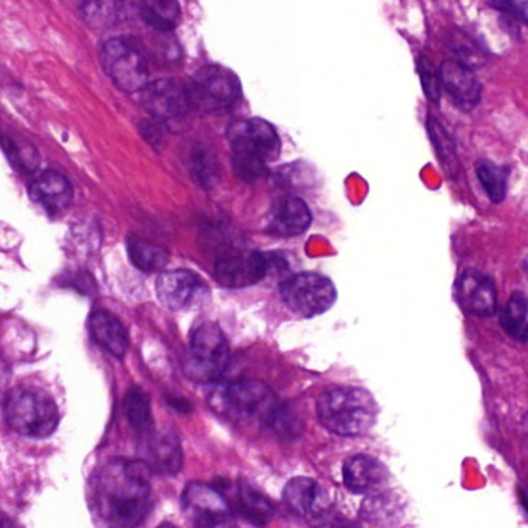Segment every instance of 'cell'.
Returning <instances> with one entry per match:
<instances>
[{"mask_svg":"<svg viewBox=\"0 0 528 528\" xmlns=\"http://www.w3.org/2000/svg\"><path fill=\"white\" fill-rule=\"evenodd\" d=\"M150 470L143 461H115L95 482L99 516L110 528H136L150 510Z\"/></svg>","mask_w":528,"mask_h":528,"instance_id":"1","label":"cell"},{"mask_svg":"<svg viewBox=\"0 0 528 528\" xmlns=\"http://www.w3.org/2000/svg\"><path fill=\"white\" fill-rule=\"evenodd\" d=\"M234 150V170L246 181L260 180L269 161L280 153V138L268 121L260 118L237 121L227 130Z\"/></svg>","mask_w":528,"mask_h":528,"instance_id":"2","label":"cell"},{"mask_svg":"<svg viewBox=\"0 0 528 528\" xmlns=\"http://www.w3.org/2000/svg\"><path fill=\"white\" fill-rule=\"evenodd\" d=\"M320 424L339 436H362L376 420L373 396L362 388L343 386L326 391L317 403Z\"/></svg>","mask_w":528,"mask_h":528,"instance_id":"3","label":"cell"},{"mask_svg":"<svg viewBox=\"0 0 528 528\" xmlns=\"http://www.w3.org/2000/svg\"><path fill=\"white\" fill-rule=\"evenodd\" d=\"M5 419L21 436L47 439L59 425V410L50 394L38 388L17 386L5 400Z\"/></svg>","mask_w":528,"mask_h":528,"instance_id":"4","label":"cell"},{"mask_svg":"<svg viewBox=\"0 0 528 528\" xmlns=\"http://www.w3.org/2000/svg\"><path fill=\"white\" fill-rule=\"evenodd\" d=\"M214 408L235 420H255L260 424H271L278 402L271 388L258 380H237L224 386L214 394Z\"/></svg>","mask_w":528,"mask_h":528,"instance_id":"5","label":"cell"},{"mask_svg":"<svg viewBox=\"0 0 528 528\" xmlns=\"http://www.w3.org/2000/svg\"><path fill=\"white\" fill-rule=\"evenodd\" d=\"M229 363V345L220 326L203 323L192 332L184 373L195 382H215Z\"/></svg>","mask_w":528,"mask_h":528,"instance_id":"6","label":"cell"},{"mask_svg":"<svg viewBox=\"0 0 528 528\" xmlns=\"http://www.w3.org/2000/svg\"><path fill=\"white\" fill-rule=\"evenodd\" d=\"M192 109L220 113L231 109L240 99L241 85L237 75L221 65H206L187 87Z\"/></svg>","mask_w":528,"mask_h":528,"instance_id":"7","label":"cell"},{"mask_svg":"<svg viewBox=\"0 0 528 528\" xmlns=\"http://www.w3.org/2000/svg\"><path fill=\"white\" fill-rule=\"evenodd\" d=\"M280 289L286 306L305 319L329 311L336 303V286L329 278L312 272L289 277Z\"/></svg>","mask_w":528,"mask_h":528,"instance_id":"8","label":"cell"},{"mask_svg":"<svg viewBox=\"0 0 528 528\" xmlns=\"http://www.w3.org/2000/svg\"><path fill=\"white\" fill-rule=\"evenodd\" d=\"M101 62L105 73L122 92H141L149 84V68L143 53L122 39L102 45Z\"/></svg>","mask_w":528,"mask_h":528,"instance_id":"9","label":"cell"},{"mask_svg":"<svg viewBox=\"0 0 528 528\" xmlns=\"http://www.w3.org/2000/svg\"><path fill=\"white\" fill-rule=\"evenodd\" d=\"M183 508L187 518L203 528L217 527L232 515V505L221 495V491L200 482L187 485Z\"/></svg>","mask_w":528,"mask_h":528,"instance_id":"10","label":"cell"},{"mask_svg":"<svg viewBox=\"0 0 528 528\" xmlns=\"http://www.w3.org/2000/svg\"><path fill=\"white\" fill-rule=\"evenodd\" d=\"M141 102L153 118L161 121L181 118L192 109L187 87L172 79H158L147 84L141 90Z\"/></svg>","mask_w":528,"mask_h":528,"instance_id":"11","label":"cell"},{"mask_svg":"<svg viewBox=\"0 0 528 528\" xmlns=\"http://www.w3.org/2000/svg\"><path fill=\"white\" fill-rule=\"evenodd\" d=\"M269 263L258 252L226 255L215 266V278L224 288L243 289L257 285L268 272Z\"/></svg>","mask_w":528,"mask_h":528,"instance_id":"12","label":"cell"},{"mask_svg":"<svg viewBox=\"0 0 528 528\" xmlns=\"http://www.w3.org/2000/svg\"><path fill=\"white\" fill-rule=\"evenodd\" d=\"M206 286L190 271L175 269L163 272L156 280V294L166 308L183 311L200 300Z\"/></svg>","mask_w":528,"mask_h":528,"instance_id":"13","label":"cell"},{"mask_svg":"<svg viewBox=\"0 0 528 528\" xmlns=\"http://www.w3.org/2000/svg\"><path fill=\"white\" fill-rule=\"evenodd\" d=\"M28 193L33 203L38 204L50 217H61L72 206V184L64 175L53 170L34 178L28 187Z\"/></svg>","mask_w":528,"mask_h":528,"instance_id":"14","label":"cell"},{"mask_svg":"<svg viewBox=\"0 0 528 528\" xmlns=\"http://www.w3.org/2000/svg\"><path fill=\"white\" fill-rule=\"evenodd\" d=\"M457 297L465 311L479 317H490L496 312V289L493 281L481 272L468 271L457 283Z\"/></svg>","mask_w":528,"mask_h":528,"instance_id":"15","label":"cell"},{"mask_svg":"<svg viewBox=\"0 0 528 528\" xmlns=\"http://www.w3.org/2000/svg\"><path fill=\"white\" fill-rule=\"evenodd\" d=\"M311 210L297 197H283L272 204L268 214V231L281 237H294L308 231Z\"/></svg>","mask_w":528,"mask_h":528,"instance_id":"16","label":"cell"},{"mask_svg":"<svg viewBox=\"0 0 528 528\" xmlns=\"http://www.w3.org/2000/svg\"><path fill=\"white\" fill-rule=\"evenodd\" d=\"M442 87L450 93L451 98L461 105L462 109L470 110L481 101L482 88L478 78L471 68L457 61L444 62L440 68Z\"/></svg>","mask_w":528,"mask_h":528,"instance_id":"17","label":"cell"},{"mask_svg":"<svg viewBox=\"0 0 528 528\" xmlns=\"http://www.w3.org/2000/svg\"><path fill=\"white\" fill-rule=\"evenodd\" d=\"M143 462L155 473H178L183 465L180 440L170 431L153 434L146 442Z\"/></svg>","mask_w":528,"mask_h":528,"instance_id":"18","label":"cell"},{"mask_svg":"<svg viewBox=\"0 0 528 528\" xmlns=\"http://www.w3.org/2000/svg\"><path fill=\"white\" fill-rule=\"evenodd\" d=\"M386 478L388 471L385 465L371 456L359 454L351 457L343 467L345 485L354 493H373L385 484Z\"/></svg>","mask_w":528,"mask_h":528,"instance_id":"19","label":"cell"},{"mask_svg":"<svg viewBox=\"0 0 528 528\" xmlns=\"http://www.w3.org/2000/svg\"><path fill=\"white\" fill-rule=\"evenodd\" d=\"M88 329L95 342L116 359L126 356L129 337L122 323L107 311H95L88 320Z\"/></svg>","mask_w":528,"mask_h":528,"instance_id":"20","label":"cell"},{"mask_svg":"<svg viewBox=\"0 0 528 528\" xmlns=\"http://www.w3.org/2000/svg\"><path fill=\"white\" fill-rule=\"evenodd\" d=\"M286 505L298 516L317 515L325 504V493L317 482L309 478H295L283 493Z\"/></svg>","mask_w":528,"mask_h":528,"instance_id":"21","label":"cell"},{"mask_svg":"<svg viewBox=\"0 0 528 528\" xmlns=\"http://www.w3.org/2000/svg\"><path fill=\"white\" fill-rule=\"evenodd\" d=\"M235 504L241 515L257 525H264L274 515V507L266 496L246 482H240L235 491Z\"/></svg>","mask_w":528,"mask_h":528,"instance_id":"22","label":"cell"},{"mask_svg":"<svg viewBox=\"0 0 528 528\" xmlns=\"http://www.w3.org/2000/svg\"><path fill=\"white\" fill-rule=\"evenodd\" d=\"M141 16L153 30H173L180 22V2L178 0H144L141 5Z\"/></svg>","mask_w":528,"mask_h":528,"instance_id":"23","label":"cell"},{"mask_svg":"<svg viewBox=\"0 0 528 528\" xmlns=\"http://www.w3.org/2000/svg\"><path fill=\"white\" fill-rule=\"evenodd\" d=\"M129 258L136 268L144 272L160 271L169 260L166 249L141 238H129L127 241Z\"/></svg>","mask_w":528,"mask_h":528,"instance_id":"24","label":"cell"},{"mask_svg":"<svg viewBox=\"0 0 528 528\" xmlns=\"http://www.w3.org/2000/svg\"><path fill=\"white\" fill-rule=\"evenodd\" d=\"M501 322L508 336L521 342L528 340V303L524 295L515 294L508 300Z\"/></svg>","mask_w":528,"mask_h":528,"instance_id":"25","label":"cell"},{"mask_svg":"<svg viewBox=\"0 0 528 528\" xmlns=\"http://www.w3.org/2000/svg\"><path fill=\"white\" fill-rule=\"evenodd\" d=\"M122 2L124 0H82V17L92 27H109L118 19Z\"/></svg>","mask_w":528,"mask_h":528,"instance_id":"26","label":"cell"},{"mask_svg":"<svg viewBox=\"0 0 528 528\" xmlns=\"http://www.w3.org/2000/svg\"><path fill=\"white\" fill-rule=\"evenodd\" d=\"M479 181L487 192L488 198L493 203H501L507 193V172L502 167L490 163V161H479L476 166Z\"/></svg>","mask_w":528,"mask_h":528,"instance_id":"27","label":"cell"},{"mask_svg":"<svg viewBox=\"0 0 528 528\" xmlns=\"http://www.w3.org/2000/svg\"><path fill=\"white\" fill-rule=\"evenodd\" d=\"M450 47L456 55V61L464 64L465 67L479 68L487 62V55L473 39L464 31L456 30L451 34Z\"/></svg>","mask_w":528,"mask_h":528,"instance_id":"28","label":"cell"},{"mask_svg":"<svg viewBox=\"0 0 528 528\" xmlns=\"http://www.w3.org/2000/svg\"><path fill=\"white\" fill-rule=\"evenodd\" d=\"M126 411L130 425L138 431H149L153 425L152 408H150L149 397L133 388L126 396Z\"/></svg>","mask_w":528,"mask_h":528,"instance_id":"29","label":"cell"},{"mask_svg":"<svg viewBox=\"0 0 528 528\" xmlns=\"http://www.w3.org/2000/svg\"><path fill=\"white\" fill-rule=\"evenodd\" d=\"M190 170H192L193 178L204 187L214 186L220 178V164H218L217 156L212 152H207L206 149L193 152Z\"/></svg>","mask_w":528,"mask_h":528,"instance_id":"30","label":"cell"},{"mask_svg":"<svg viewBox=\"0 0 528 528\" xmlns=\"http://www.w3.org/2000/svg\"><path fill=\"white\" fill-rule=\"evenodd\" d=\"M269 428H272V431L277 436H280L281 439L286 440L295 439L302 433V424H300L297 414L291 408L286 407V405H280L278 410L275 411Z\"/></svg>","mask_w":528,"mask_h":528,"instance_id":"31","label":"cell"},{"mask_svg":"<svg viewBox=\"0 0 528 528\" xmlns=\"http://www.w3.org/2000/svg\"><path fill=\"white\" fill-rule=\"evenodd\" d=\"M0 146L4 150L5 155L8 156V160L11 161L14 167H21L22 170H34L38 167V155L33 150L27 152L24 146L14 141V139L8 138V136L0 135Z\"/></svg>","mask_w":528,"mask_h":528,"instance_id":"32","label":"cell"},{"mask_svg":"<svg viewBox=\"0 0 528 528\" xmlns=\"http://www.w3.org/2000/svg\"><path fill=\"white\" fill-rule=\"evenodd\" d=\"M419 75L425 95L431 101L439 102L440 95H442V79H440V72H437L436 67L427 58H420Z\"/></svg>","mask_w":528,"mask_h":528,"instance_id":"33","label":"cell"},{"mask_svg":"<svg viewBox=\"0 0 528 528\" xmlns=\"http://www.w3.org/2000/svg\"><path fill=\"white\" fill-rule=\"evenodd\" d=\"M504 2L519 19L528 25V0H504Z\"/></svg>","mask_w":528,"mask_h":528,"instance_id":"34","label":"cell"},{"mask_svg":"<svg viewBox=\"0 0 528 528\" xmlns=\"http://www.w3.org/2000/svg\"><path fill=\"white\" fill-rule=\"evenodd\" d=\"M0 528H11V521L7 516L0 513Z\"/></svg>","mask_w":528,"mask_h":528,"instance_id":"35","label":"cell"},{"mask_svg":"<svg viewBox=\"0 0 528 528\" xmlns=\"http://www.w3.org/2000/svg\"><path fill=\"white\" fill-rule=\"evenodd\" d=\"M521 499L522 504H524V507L527 508L528 512V491H522Z\"/></svg>","mask_w":528,"mask_h":528,"instance_id":"36","label":"cell"},{"mask_svg":"<svg viewBox=\"0 0 528 528\" xmlns=\"http://www.w3.org/2000/svg\"><path fill=\"white\" fill-rule=\"evenodd\" d=\"M158 528H176V527L175 525L169 524V522H167V524H161L160 527Z\"/></svg>","mask_w":528,"mask_h":528,"instance_id":"37","label":"cell"},{"mask_svg":"<svg viewBox=\"0 0 528 528\" xmlns=\"http://www.w3.org/2000/svg\"><path fill=\"white\" fill-rule=\"evenodd\" d=\"M5 377H2V374H0V386L4 385Z\"/></svg>","mask_w":528,"mask_h":528,"instance_id":"38","label":"cell"}]
</instances>
